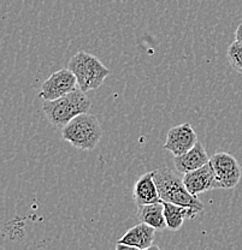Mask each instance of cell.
Returning a JSON list of instances; mask_svg holds the SVG:
<instances>
[{
  "mask_svg": "<svg viewBox=\"0 0 242 250\" xmlns=\"http://www.w3.org/2000/svg\"><path fill=\"white\" fill-rule=\"evenodd\" d=\"M90 108L92 101L80 88L56 100L45 101L43 105L46 118L57 127H64L71 119L81 113L89 112Z\"/></svg>",
  "mask_w": 242,
  "mask_h": 250,
  "instance_id": "cell-1",
  "label": "cell"
},
{
  "mask_svg": "<svg viewBox=\"0 0 242 250\" xmlns=\"http://www.w3.org/2000/svg\"><path fill=\"white\" fill-rule=\"evenodd\" d=\"M62 137L77 149L93 150L103 137V129L97 117L86 112L62 127Z\"/></svg>",
  "mask_w": 242,
  "mask_h": 250,
  "instance_id": "cell-2",
  "label": "cell"
},
{
  "mask_svg": "<svg viewBox=\"0 0 242 250\" xmlns=\"http://www.w3.org/2000/svg\"><path fill=\"white\" fill-rule=\"evenodd\" d=\"M152 172L161 201L193 207L201 212L204 210L202 202L198 199V196H194L188 191L183 178H179L177 174L174 173L173 170L168 167H161Z\"/></svg>",
  "mask_w": 242,
  "mask_h": 250,
  "instance_id": "cell-3",
  "label": "cell"
},
{
  "mask_svg": "<svg viewBox=\"0 0 242 250\" xmlns=\"http://www.w3.org/2000/svg\"><path fill=\"white\" fill-rule=\"evenodd\" d=\"M67 67L74 72L79 88L85 93L99 89L110 75V70L99 61V58L85 51H80L72 56Z\"/></svg>",
  "mask_w": 242,
  "mask_h": 250,
  "instance_id": "cell-4",
  "label": "cell"
},
{
  "mask_svg": "<svg viewBox=\"0 0 242 250\" xmlns=\"http://www.w3.org/2000/svg\"><path fill=\"white\" fill-rule=\"evenodd\" d=\"M79 88L77 78L69 67L58 70L52 74L41 85L39 96L45 101L56 100Z\"/></svg>",
  "mask_w": 242,
  "mask_h": 250,
  "instance_id": "cell-5",
  "label": "cell"
},
{
  "mask_svg": "<svg viewBox=\"0 0 242 250\" xmlns=\"http://www.w3.org/2000/svg\"><path fill=\"white\" fill-rule=\"evenodd\" d=\"M183 182L188 191L194 196L204 194L210 190L224 189L223 184L218 181L217 174H216L211 161L197 170L183 174Z\"/></svg>",
  "mask_w": 242,
  "mask_h": 250,
  "instance_id": "cell-6",
  "label": "cell"
},
{
  "mask_svg": "<svg viewBox=\"0 0 242 250\" xmlns=\"http://www.w3.org/2000/svg\"><path fill=\"white\" fill-rule=\"evenodd\" d=\"M217 178L224 189H234L241 181L242 170L240 164L233 155L225 152H218L210 159Z\"/></svg>",
  "mask_w": 242,
  "mask_h": 250,
  "instance_id": "cell-7",
  "label": "cell"
},
{
  "mask_svg": "<svg viewBox=\"0 0 242 250\" xmlns=\"http://www.w3.org/2000/svg\"><path fill=\"white\" fill-rule=\"evenodd\" d=\"M198 141V135L191 123H182L169 130L164 149L169 150L174 156H178L192 149Z\"/></svg>",
  "mask_w": 242,
  "mask_h": 250,
  "instance_id": "cell-8",
  "label": "cell"
},
{
  "mask_svg": "<svg viewBox=\"0 0 242 250\" xmlns=\"http://www.w3.org/2000/svg\"><path fill=\"white\" fill-rule=\"evenodd\" d=\"M155 229L145 223L132 226L117 241L116 249L147 250L158 248L154 246Z\"/></svg>",
  "mask_w": 242,
  "mask_h": 250,
  "instance_id": "cell-9",
  "label": "cell"
},
{
  "mask_svg": "<svg viewBox=\"0 0 242 250\" xmlns=\"http://www.w3.org/2000/svg\"><path fill=\"white\" fill-rule=\"evenodd\" d=\"M132 199L137 207L142 205H150V203L163 202L159 196L157 184L153 178V172L144 173L135 182L134 188H132Z\"/></svg>",
  "mask_w": 242,
  "mask_h": 250,
  "instance_id": "cell-10",
  "label": "cell"
},
{
  "mask_svg": "<svg viewBox=\"0 0 242 250\" xmlns=\"http://www.w3.org/2000/svg\"><path fill=\"white\" fill-rule=\"evenodd\" d=\"M210 159L211 158L207 154L204 145L200 141H198L197 145L187 153L178 156H174V164H175L176 170L179 173L186 174L204 166L205 164L209 163Z\"/></svg>",
  "mask_w": 242,
  "mask_h": 250,
  "instance_id": "cell-11",
  "label": "cell"
},
{
  "mask_svg": "<svg viewBox=\"0 0 242 250\" xmlns=\"http://www.w3.org/2000/svg\"><path fill=\"white\" fill-rule=\"evenodd\" d=\"M163 205L166 225H168V229L173 231H178L183 226L186 219H194L199 213H201V210L197 208L178 206L175 203L163 202Z\"/></svg>",
  "mask_w": 242,
  "mask_h": 250,
  "instance_id": "cell-12",
  "label": "cell"
},
{
  "mask_svg": "<svg viewBox=\"0 0 242 250\" xmlns=\"http://www.w3.org/2000/svg\"><path fill=\"white\" fill-rule=\"evenodd\" d=\"M139 219L141 223L147 224V225L154 228L157 231H163L164 229L168 228L164 215V205L163 202L150 203V205L139 206Z\"/></svg>",
  "mask_w": 242,
  "mask_h": 250,
  "instance_id": "cell-13",
  "label": "cell"
},
{
  "mask_svg": "<svg viewBox=\"0 0 242 250\" xmlns=\"http://www.w3.org/2000/svg\"><path fill=\"white\" fill-rule=\"evenodd\" d=\"M228 61L230 66L235 70L236 72L242 75V43L239 41H234L228 47Z\"/></svg>",
  "mask_w": 242,
  "mask_h": 250,
  "instance_id": "cell-14",
  "label": "cell"
},
{
  "mask_svg": "<svg viewBox=\"0 0 242 250\" xmlns=\"http://www.w3.org/2000/svg\"><path fill=\"white\" fill-rule=\"evenodd\" d=\"M235 40L242 43V23H241V24H239V27L236 28V31H235Z\"/></svg>",
  "mask_w": 242,
  "mask_h": 250,
  "instance_id": "cell-15",
  "label": "cell"
}]
</instances>
